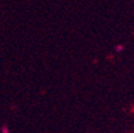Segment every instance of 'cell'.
<instances>
[{"label": "cell", "mask_w": 134, "mask_h": 133, "mask_svg": "<svg viewBox=\"0 0 134 133\" xmlns=\"http://www.w3.org/2000/svg\"><path fill=\"white\" fill-rule=\"evenodd\" d=\"M115 49H116V52H121V50L123 49V46H122V44H119V46H116V48H115Z\"/></svg>", "instance_id": "6da1fadb"}]
</instances>
